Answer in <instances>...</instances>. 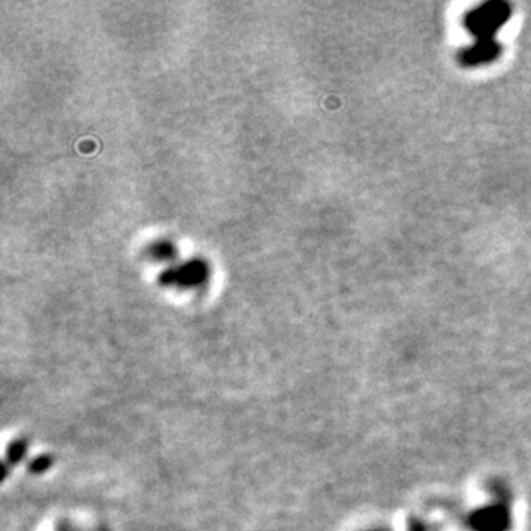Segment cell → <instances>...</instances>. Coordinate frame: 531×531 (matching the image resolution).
I'll list each match as a JSON object with an SVG mask.
<instances>
[{
	"mask_svg": "<svg viewBox=\"0 0 531 531\" xmlns=\"http://www.w3.org/2000/svg\"><path fill=\"white\" fill-rule=\"evenodd\" d=\"M509 522L511 517L504 505H492L471 516V526L476 531H505L509 528Z\"/></svg>",
	"mask_w": 531,
	"mask_h": 531,
	"instance_id": "1",
	"label": "cell"
}]
</instances>
